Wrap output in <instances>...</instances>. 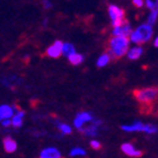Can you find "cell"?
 Wrapping results in <instances>:
<instances>
[{
    "mask_svg": "<svg viewBox=\"0 0 158 158\" xmlns=\"http://www.w3.org/2000/svg\"><path fill=\"white\" fill-rule=\"evenodd\" d=\"M121 150H122V152L125 154L127 156H129V157H133V158L141 157L142 154H143L141 150L137 149L135 148V146L130 143V142H124V143H122Z\"/></svg>",
    "mask_w": 158,
    "mask_h": 158,
    "instance_id": "6",
    "label": "cell"
},
{
    "mask_svg": "<svg viewBox=\"0 0 158 158\" xmlns=\"http://www.w3.org/2000/svg\"><path fill=\"white\" fill-rule=\"evenodd\" d=\"M110 61H111V58L109 56L107 53H104L102 56H99L98 59H97V67H105L106 64H109Z\"/></svg>",
    "mask_w": 158,
    "mask_h": 158,
    "instance_id": "19",
    "label": "cell"
},
{
    "mask_svg": "<svg viewBox=\"0 0 158 158\" xmlns=\"http://www.w3.org/2000/svg\"><path fill=\"white\" fill-rule=\"evenodd\" d=\"M40 158H62V154L56 147H46L40 152Z\"/></svg>",
    "mask_w": 158,
    "mask_h": 158,
    "instance_id": "9",
    "label": "cell"
},
{
    "mask_svg": "<svg viewBox=\"0 0 158 158\" xmlns=\"http://www.w3.org/2000/svg\"><path fill=\"white\" fill-rule=\"evenodd\" d=\"M43 5H44L45 8H51L52 7V3L50 2L49 0H43Z\"/></svg>",
    "mask_w": 158,
    "mask_h": 158,
    "instance_id": "27",
    "label": "cell"
},
{
    "mask_svg": "<svg viewBox=\"0 0 158 158\" xmlns=\"http://www.w3.org/2000/svg\"><path fill=\"white\" fill-rule=\"evenodd\" d=\"M24 116H25V111L19 110L18 107H16V109H15V113H14L13 118H10L11 127H14V128H20V127L23 125Z\"/></svg>",
    "mask_w": 158,
    "mask_h": 158,
    "instance_id": "10",
    "label": "cell"
},
{
    "mask_svg": "<svg viewBox=\"0 0 158 158\" xmlns=\"http://www.w3.org/2000/svg\"><path fill=\"white\" fill-rule=\"evenodd\" d=\"M94 116L89 112H79L77 113V115L73 118V127L78 130L82 129L85 125L89 124L93 121Z\"/></svg>",
    "mask_w": 158,
    "mask_h": 158,
    "instance_id": "5",
    "label": "cell"
},
{
    "mask_svg": "<svg viewBox=\"0 0 158 158\" xmlns=\"http://www.w3.org/2000/svg\"><path fill=\"white\" fill-rule=\"evenodd\" d=\"M0 122H1V118H0Z\"/></svg>",
    "mask_w": 158,
    "mask_h": 158,
    "instance_id": "29",
    "label": "cell"
},
{
    "mask_svg": "<svg viewBox=\"0 0 158 158\" xmlns=\"http://www.w3.org/2000/svg\"><path fill=\"white\" fill-rule=\"evenodd\" d=\"M152 26L148 25V24H142L137 28V30L132 31L131 34L129 35L130 39L129 41L133 42L135 44H142L145 42H148L149 40L152 36Z\"/></svg>",
    "mask_w": 158,
    "mask_h": 158,
    "instance_id": "3",
    "label": "cell"
},
{
    "mask_svg": "<svg viewBox=\"0 0 158 158\" xmlns=\"http://www.w3.org/2000/svg\"><path fill=\"white\" fill-rule=\"evenodd\" d=\"M86 150L84 148H80V147H75L70 150V156L71 157H78V156H86Z\"/></svg>",
    "mask_w": 158,
    "mask_h": 158,
    "instance_id": "20",
    "label": "cell"
},
{
    "mask_svg": "<svg viewBox=\"0 0 158 158\" xmlns=\"http://www.w3.org/2000/svg\"><path fill=\"white\" fill-rule=\"evenodd\" d=\"M132 32V28L130 26V24L125 20L124 23L122 24L121 26H118V27H114L112 31V34L113 36H124V37H128Z\"/></svg>",
    "mask_w": 158,
    "mask_h": 158,
    "instance_id": "8",
    "label": "cell"
},
{
    "mask_svg": "<svg viewBox=\"0 0 158 158\" xmlns=\"http://www.w3.org/2000/svg\"><path fill=\"white\" fill-rule=\"evenodd\" d=\"M132 2H133V5L135 7H138V8H141L143 6V0H132Z\"/></svg>",
    "mask_w": 158,
    "mask_h": 158,
    "instance_id": "25",
    "label": "cell"
},
{
    "mask_svg": "<svg viewBox=\"0 0 158 158\" xmlns=\"http://www.w3.org/2000/svg\"><path fill=\"white\" fill-rule=\"evenodd\" d=\"M146 5L150 10H157L158 0H146Z\"/></svg>",
    "mask_w": 158,
    "mask_h": 158,
    "instance_id": "23",
    "label": "cell"
},
{
    "mask_svg": "<svg viewBox=\"0 0 158 158\" xmlns=\"http://www.w3.org/2000/svg\"><path fill=\"white\" fill-rule=\"evenodd\" d=\"M56 128L62 135H70L73 132V128L64 122H56Z\"/></svg>",
    "mask_w": 158,
    "mask_h": 158,
    "instance_id": "16",
    "label": "cell"
},
{
    "mask_svg": "<svg viewBox=\"0 0 158 158\" xmlns=\"http://www.w3.org/2000/svg\"><path fill=\"white\" fill-rule=\"evenodd\" d=\"M15 113V106L11 105H0V118L1 120H10Z\"/></svg>",
    "mask_w": 158,
    "mask_h": 158,
    "instance_id": "11",
    "label": "cell"
},
{
    "mask_svg": "<svg viewBox=\"0 0 158 158\" xmlns=\"http://www.w3.org/2000/svg\"><path fill=\"white\" fill-rule=\"evenodd\" d=\"M135 98L140 103V105L143 107V111L148 113V111L152 109L154 104L157 101L158 89L157 87H147V88L135 89L133 92Z\"/></svg>",
    "mask_w": 158,
    "mask_h": 158,
    "instance_id": "1",
    "label": "cell"
},
{
    "mask_svg": "<svg viewBox=\"0 0 158 158\" xmlns=\"http://www.w3.org/2000/svg\"><path fill=\"white\" fill-rule=\"evenodd\" d=\"M68 60H69V62L71 63V64H73V66H78V64H80V63L84 61V56H81V54H79V53H73L71 56H68Z\"/></svg>",
    "mask_w": 158,
    "mask_h": 158,
    "instance_id": "17",
    "label": "cell"
},
{
    "mask_svg": "<svg viewBox=\"0 0 158 158\" xmlns=\"http://www.w3.org/2000/svg\"><path fill=\"white\" fill-rule=\"evenodd\" d=\"M142 132H146L147 135H155L157 133V127L154 124H143Z\"/></svg>",
    "mask_w": 158,
    "mask_h": 158,
    "instance_id": "21",
    "label": "cell"
},
{
    "mask_svg": "<svg viewBox=\"0 0 158 158\" xmlns=\"http://www.w3.org/2000/svg\"><path fill=\"white\" fill-rule=\"evenodd\" d=\"M121 129L125 132H140L143 129V123L141 121H135L132 124H123Z\"/></svg>",
    "mask_w": 158,
    "mask_h": 158,
    "instance_id": "13",
    "label": "cell"
},
{
    "mask_svg": "<svg viewBox=\"0 0 158 158\" xmlns=\"http://www.w3.org/2000/svg\"><path fill=\"white\" fill-rule=\"evenodd\" d=\"M2 146L5 152H8V154H13V152H15L17 150V142L11 137H6L3 139Z\"/></svg>",
    "mask_w": 158,
    "mask_h": 158,
    "instance_id": "12",
    "label": "cell"
},
{
    "mask_svg": "<svg viewBox=\"0 0 158 158\" xmlns=\"http://www.w3.org/2000/svg\"><path fill=\"white\" fill-rule=\"evenodd\" d=\"M142 52H143V50L141 46H135V48L128 50L127 54H128V58L130 60H137L141 56Z\"/></svg>",
    "mask_w": 158,
    "mask_h": 158,
    "instance_id": "15",
    "label": "cell"
},
{
    "mask_svg": "<svg viewBox=\"0 0 158 158\" xmlns=\"http://www.w3.org/2000/svg\"><path fill=\"white\" fill-rule=\"evenodd\" d=\"M98 130H99L98 127H96L93 123H89V124L85 125L82 129H80L79 131L82 132L86 137H92V138H94V137H96V135H98Z\"/></svg>",
    "mask_w": 158,
    "mask_h": 158,
    "instance_id": "14",
    "label": "cell"
},
{
    "mask_svg": "<svg viewBox=\"0 0 158 158\" xmlns=\"http://www.w3.org/2000/svg\"><path fill=\"white\" fill-rule=\"evenodd\" d=\"M129 44H130V41H129L128 37L112 36L109 40L106 53L109 54L111 60L118 59V58L127 54L129 50Z\"/></svg>",
    "mask_w": 158,
    "mask_h": 158,
    "instance_id": "2",
    "label": "cell"
},
{
    "mask_svg": "<svg viewBox=\"0 0 158 158\" xmlns=\"http://www.w3.org/2000/svg\"><path fill=\"white\" fill-rule=\"evenodd\" d=\"M62 45L63 43L61 41H56L46 49V56H49L50 58H59L62 54Z\"/></svg>",
    "mask_w": 158,
    "mask_h": 158,
    "instance_id": "7",
    "label": "cell"
},
{
    "mask_svg": "<svg viewBox=\"0 0 158 158\" xmlns=\"http://www.w3.org/2000/svg\"><path fill=\"white\" fill-rule=\"evenodd\" d=\"M109 14H110V17H111V24H112L113 27H118V26H121L122 24L124 23L125 19H124V10L121 9V8H118V6H114V5H111L109 7Z\"/></svg>",
    "mask_w": 158,
    "mask_h": 158,
    "instance_id": "4",
    "label": "cell"
},
{
    "mask_svg": "<svg viewBox=\"0 0 158 158\" xmlns=\"http://www.w3.org/2000/svg\"><path fill=\"white\" fill-rule=\"evenodd\" d=\"M154 45H155L156 48H157V46H158V37H156L155 41H154Z\"/></svg>",
    "mask_w": 158,
    "mask_h": 158,
    "instance_id": "28",
    "label": "cell"
},
{
    "mask_svg": "<svg viewBox=\"0 0 158 158\" xmlns=\"http://www.w3.org/2000/svg\"><path fill=\"white\" fill-rule=\"evenodd\" d=\"M1 125L5 128H8L11 125V122H10V120H1Z\"/></svg>",
    "mask_w": 158,
    "mask_h": 158,
    "instance_id": "26",
    "label": "cell"
},
{
    "mask_svg": "<svg viewBox=\"0 0 158 158\" xmlns=\"http://www.w3.org/2000/svg\"><path fill=\"white\" fill-rule=\"evenodd\" d=\"M75 52H76V51H75V48H73V44H70V43H63L62 54H64L66 56H69Z\"/></svg>",
    "mask_w": 158,
    "mask_h": 158,
    "instance_id": "18",
    "label": "cell"
},
{
    "mask_svg": "<svg viewBox=\"0 0 158 158\" xmlns=\"http://www.w3.org/2000/svg\"><path fill=\"white\" fill-rule=\"evenodd\" d=\"M157 15H158V11L157 10H152V13H150V15H149L148 17V25H150L152 26V24H155L156 19H157Z\"/></svg>",
    "mask_w": 158,
    "mask_h": 158,
    "instance_id": "22",
    "label": "cell"
},
{
    "mask_svg": "<svg viewBox=\"0 0 158 158\" xmlns=\"http://www.w3.org/2000/svg\"><path fill=\"white\" fill-rule=\"evenodd\" d=\"M89 145H90V147H92L93 149H95V150H98V149L102 148V143H101L98 140H95V139L89 142Z\"/></svg>",
    "mask_w": 158,
    "mask_h": 158,
    "instance_id": "24",
    "label": "cell"
}]
</instances>
